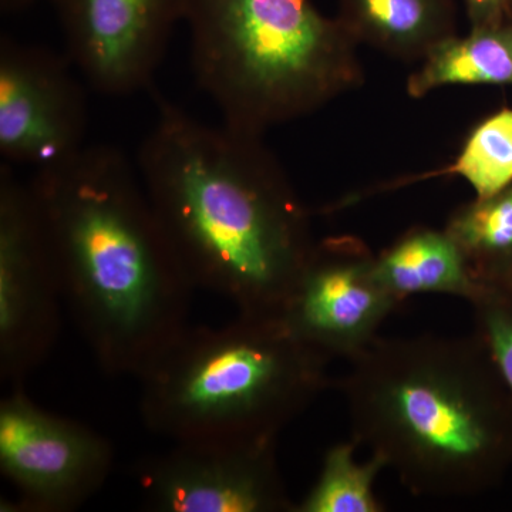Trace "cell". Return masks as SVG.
Returning <instances> with one entry per match:
<instances>
[{"label":"cell","mask_w":512,"mask_h":512,"mask_svg":"<svg viewBox=\"0 0 512 512\" xmlns=\"http://www.w3.org/2000/svg\"><path fill=\"white\" fill-rule=\"evenodd\" d=\"M402 301L376 275V254L355 235L313 245L278 319L295 338L330 360H353L379 336Z\"/></svg>","instance_id":"10"},{"label":"cell","mask_w":512,"mask_h":512,"mask_svg":"<svg viewBox=\"0 0 512 512\" xmlns=\"http://www.w3.org/2000/svg\"><path fill=\"white\" fill-rule=\"evenodd\" d=\"M336 18L359 45L423 62L457 35V0H338Z\"/></svg>","instance_id":"12"},{"label":"cell","mask_w":512,"mask_h":512,"mask_svg":"<svg viewBox=\"0 0 512 512\" xmlns=\"http://www.w3.org/2000/svg\"><path fill=\"white\" fill-rule=\"evenodd\" d=\"M138 173L194 288L278 318L316 239L311 212L259 134L158 101Z\"/></svg>","instance_id":"1"},{"label":"cell","mask_w":512,"mask_h":512,"mask_svg":"<svg viewBox=\"0 0 512 512\" xmlns=\"http://www.w3.org/2000/svg\"><path fill=\"white\" fill-rule=\"evenodd\" d=\"M380 284L404 302L412 295L456 296L473 302L485 286L478 284L466 258L446 229L416 225L376 254Z\"/></svg>","instance_id":"13"},{"label":"cell","mask_w":512,"mask_h":512,"mask_svg":"<svg viewBox=\"0 0 512 512\" xmlns=\"http://www.w3.org/2000/svg\"><path fill=\"white\" fill-rule=\"evenodd\" d=\"M69 56L0 37V156L10 167L47 170L86 144L87 83Z\"/></svg>","instance_id":"9"},{"label":"cell","mask_w":512,"mask_h":512,"mask_svg":"<svg viewBox=\"0 0 512 512\" xmlns=\"http://www.w3.org/2000/svg\"><path fill=\"white\" fill-rule=\"evenodd\" d=\"M329 362L278 318L188 326L140 377L141 417L174 443L278 437L328 389Z\"/></svg>","instance_id":"5"},{"label":"cell","mask_w":512,"mask_h":512,"mask_svg":"<svg viewBox=\"0 0 512 512\" xmlns=\"http://www.w3.org/2000/svg\"><path fill=\"white\" fill-rule=\"evenodd\" d=\"M470 29L500 25L512 18V0H461Z\"/></svg>","instance_id":"19"},{"label":"cell","mask_w":512,"mask_h":512,"mask_svg":"<svg viewBox=\"0 0 512 512\" xmlns=\"http://www.w3.org/2000/svg\"><path fill=\"white\" fill-rule=\"evenodd\" d=\"M114 450L109 439L80 421L47 412L23 389L0 402V471L15 490L2 511L70 512L109 480Z\"/></svg>","instance_id":"6"},{"label":"cell","mask_w":512,"mask_h":512,"mask_svg":"<svg viewBox=\"0 0 512 512\" xmlns=\"http://www.w3.org/2000/svg\"><path fill=\"white\" fill-rule=\"evenodd\" d=\"M433 175L463 178L476 198L490 197L512 183V109L505 107L481 120L456 160L424 178Z\"/></svg>","instance_id":"17"},{"label":"cell","mask_w":512,"mask_h":512,"mask_svg":"<svg viewBox=\"0 0 512 512\" xmlns=\"http://www.w3.org/2000/svg\"><path fill=\"white\" fill-rule=\"evenodd\" d=\"M63 296L30 183L0 164V375L9 384L45 362L60 329Z\"/></svg>","instance_id":"7"},{"label":"cell","mask_w":512,"mask_h":512,"mask_svg":"<svg viewBox=\"0 0 512 512\" xmlns=\"http://www.w3.org/2000/svg\"><path fill=\"white\" fill-rule=\"evenodd\" d=\"M478 284L500 288L512 276V183L460 205L446 222Z\"/></svg>","instance_id":"15"},{"label":"cell","mask_w":512,"mask_h":512,"mask_svg":"<svg viewBox=\"0 0 512 512\" xmlns=\"http://www.w3.org/2000/svg\"><path fill=\"white\" fill-rule=\"evenodd\" d=\"M500 288L508 289V291L512 292V276L510 281H508L507 284H505L504 286H500Z\"/></svg>","instance_id":"21"},{"label":"cell","mask_w":512,"mask_h":512,"mask_svg":"<svg viewBox=\"0 0 512 512\" xmlns=\"http://www.w3.org/2000/svg\"><path fill=\"white\" fill-rule=\"evenodd\" d=\"M66 55L84 83L104 96L146 89L163 62L187 0H50Z\"/></svg>","instance_id":"11"},{"label":"cell","mask_w":512,"mask_h":512,"mask_svg":"<svg viewBox=\"0 0 512 512\" xmlns=\"http://www.w3.org/2000/svg\"><path fill=\"white\" fill-rule=\"evenodd\" d=\"M338 380L352 439L417 495L467 497L512 468V394L476 335L377 338Z\"/></svg>","instance_id":"3"},{"label":"cell","mask_w":512,"mask_h":512,"mask_svg":"<svg viewBox=\"0 0 512 512\" xmlns=\"http://www.w3.org/2000/svg\"><path fill=\"white\" fill-rule=\"evenodd\" d=\"M63 303L97 365L140 379L185 329L192 286L136 163L94 144L29 181Z\"/></svg>","instance_id":"2"},{"label":"cell","mask_w":512,"mask_h":512,"mask_svg":"<svg viewBox=\"0 0 512 512\" xmlns=\"http://www.w3.org/2000/svg\"><path fill=\"white\" fill-rule=\"evenodd\" d=\"M450 86H512V18L444 40L407 79L406 92L419 100Z\"/></svg>","instance_id":"14"},{"label":"cell","mask_w":512,"mask_h":512,"mask_svg":"<svg viewBox=\"0 0 512 512\" xmlns=\"http://www.w3.org/2000/svg\"><path fill=\"white\" fill-rule=\"evenodd\" d=\"M278 437L177 441L136 467L144 500L160 512H293Z\"/></svg>","instance_id":"8"},{"label":"cell","mask_w":512,"mask_h":512,"mask_svg":"<svg viewBox=\"0 0 512 512\" xmlns=\"http://www.w3.org/2000/svg\"><path fill=\"white\" fill-rule=\"evenodd\" d=\"M191 62L222 123L264 136L365 83L353 39L312 0H187Z\"/></svg>","instance_id":"4"},{"label":"cell","mask_w":512,"mask_h":512,"mask_svg":"<svg viewBox=\"0 0 512 512\" xmlns=\"http://www.w3.org/2000/svg\"><path fill=\"white\" fill-rule=\"evenodd\" d=\"M355 439L328 448L315 484L296 503L293 512H382L384 505L375 493L376 478L387 468L373 454L367 463L356 460Z\"/></svg>","instance_id":"16"},{"label":"cell","mask_w":512,"mask_h":512,"mask_svg":"<svg viewBox=\"0 0 512 512\" xmlns=\"http://www.w3.org/2000/svg\"><path fill=\"white\" fill-rule=\"evenodd\" d=\"M470 305L473 306L474 335L483 343L512 394V292L504 288H485Z\"/></svg>","instance_id":"18"},{"label":"cell","mask_w":512,"mask_h":512,"mask_svg":"<svg viewBox=\"0 0 512 512\" xmlns=\"http://www.w3.org/2000/svg\"><path fill=\"white\" fill-rule=\"evenodd\" d=\"M39 0H0V12L2 15H15L35 5Z\"/></svg>","instance_id":"20"}]
</instances>
